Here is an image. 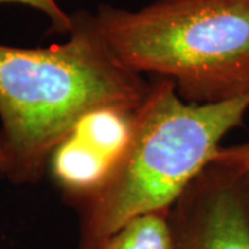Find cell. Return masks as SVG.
Listing matches in <instances>:
<instances>
[{"label": "cell", "mask_w": 249, "mask_h": 249, "mask_svg": "<svg viewBox=\"0 0 249 249\" xmlns=\"http://www.w3.org/2000/svg\"><path fill=\"white\" fill-rule=\"evenodd\" d=\"M94 18L126 67L170 80L186 103L249 96V0H155L139 10L101 4Z\"/></svg>", "instance_id": "cell-3"}, {"label": "cell", "mask_w": 249, "mask_h": 249, "mask_svg": "<svg viewBox=\"0 0 249 249\" xmlns=\"http://www.w3.org/2000/svg\"><path fill=\"white\" fill-rule=\"evenodd\" d=\"M176 249H249L244 172L212 162L170 208Z\"/></svg>", "instance_id": "cell-4"}, {"label": "cell", "mask_w": 249, "mask_h": 249, "mask_svg": "<svg viewBox=\"0 0 249 249\" xmlns=\"http://www.w3.org/2000/svg\"><path fill=\"white\" fill-rule=\"evenodd\" d=\"M67 42L49 47L0 45V148L16 183L42 178L54 150L101 108L137 109L151 80L121 61L93 13L72 14Z\"/></svg>", "instance_id": "cell-1"}, {"label": "cell", "mask_w": 249, "mask_h": 249, "mask_svg": "<svg viewBox=\"0 0 249 249\" xmlns=\"http://www.w3.org/2000/svg\"><path fill=\"white\" fill-rule=\"evenodd\" d=\"M0 3H17L43 13L52 22V29L58 34H70L73 25L72 14H68L57 0H0Z\"/></svg>", "instance_id": "cell-6"}, {"label": "cell", "mask_w": 249, "mask_h": 249, "mask_svg": "<svg viewBox=\"0 0 249 249\" xmlns=\"http://www.w3.org/2000/svg\"><path fill=\"white\" fill-rule=\"evenodd\" d=\"M244 181H245V188H247V196H248L249 202V170L244 172Z\"/></svg>", "instance_id": "cell-9"}, {"label": "cell", "mask_w": 249, "mask_h": 249, "mask_svg": "<svg viewBox=\"0 0 249 249\" xmlns=\"http://www.w3.org/2000/svg\"><path fill=\"white\" fill-rule=\"evenodd\" d=\"M213 162L247 172L249 170V142L230 147H220Z\"/></svg>", "instance_id": "cell-7"}, {"label": "cell", "mask_w": 249, "mask_h": 249, "mask_svg": "<svg viewBox=\"0 0 249 249\" xmlns=\"http://www.w3.org/2000/svg\"><path fill=\"white\" fill-rule=\"evenodd\" d=\"M6 169H7V160H6V157H4V154L0 148V172L6 173Z\"/></svg>", "instance_id": "cell-8"}, {"label": "cell", "mask_w": 249, "mask_h": 249, "mask_svg": "<svg viewBox=\"0 0 249 249\" xmlns=\"http://www.w3.org/2000/svg\"><path fill=\"white\" fill-rule=\"evenodd\" d=\"M91 249H176L170 209L134 217Z\"/></svg>", "instance_id": "cell-5"}, {"label": "cell", "mask_w": 249, "mask_h": 249, "mask_svg": "<svg viewBox=\"0 0 249 249\" xmlns=\"http://www.w3.org/2000/svg\"><path fill=\"white\" fill-rule=\"evenodd\" d=\"M248 97L190 104L173 83L151 80L130 137L103 184L78 204L79 247L94 248L137 216L169 211L212 162L222 139L241 126Z\"/></svg>", "instance_id": "cell-2"}]
</instances>
